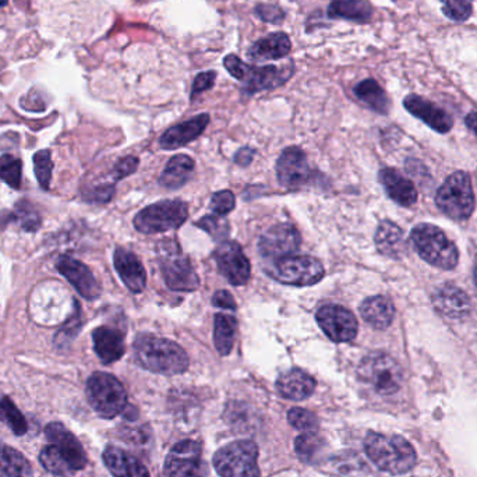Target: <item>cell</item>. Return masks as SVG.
I'll return each mask as SVG.
<instances>
[{
    "mask_svg": "<svg viewBox=\"0 0 477 477\" xmlns=\"http://www.w3.org/2000/svg\"><path fill=\"white\" fill-rule=\"evenodd\" d=\"M292 50L291 38L285 32H273L261 40H256L248 50V59L253 62L284 59Z\"/></svg>",
    "mask_w": 477,
    "mask_h": 477,
    "instance_id": "23",
    "label": "cell"
},
{
    "mask_svg": "<svg viewBox=\"0 0 477 477\" xmlns=\"http://www.w3.org/2000/svg\"><path fill=\"white\" fill-rule=\"evenodd\" d=\"M360 382L369 385L378 395H392L400 390L402 369L392 357L380 352L367 355L360 363Z\"/></svg>",
    "mask_w": 477,
    "mask_h": 477,
    "instance_id": "6",
    "label": "cell"
},
{
    "mask_svg": "<svg viewBox=\"0 0 477 477\" xmlns=\"http://www.w3.org/2000/svg\"><path fill=\"white\" fill-rule=\"evenodd\" d=\"M208 123H210V115L202 113V115L195 116L190 121L176 124L162 134L161 139H159V146L165 151L186 146V144L192 143L193 140L202 136V131L207 129Z\"/></svg>",
    "mask_w": 477,
    "mask_h": 477,
    "instance_id": "20",
    "label": "cell"
},
{
    "mask_svg": "<svg viewBox=\"0 0 477 477\" xmlns=\"http://www.w3.org/2000/svg\"><path fill=\"white\" fill-rule=\"evenodd\" d=\"M104 462L113 477H149V472L139 459L118 446H108L104 451Z\"/></svg>",
    "mask_w": 477,
    "mask_h": 477,
    "instance_id": "25",
    "label": "cell"
},
{
    "mask_svg": "<svg viewBox=\"0 0 477 477\" xmlns=\"http://www.w3.org/2000/svg\"><path fill=\"white\" fill-rule=\"evenodd\" d=\"M466 124H468V128L477 136V112H472V113L466 116Z\"/></svg>",
    "mask_w": 477,
    "mask_h": 477,
    "instance_id": "51",
    "label": "cell"
},
{
    "mask_svg": "<svg viewBox=\"0 0 477 477\" xmlns=\"http://www.w3.org/2000/svg\"><path fill=\"white\" fill-rule=\"evenodd\" d=\"M202 453V446L197 441H180L167 454L165 473L169 477H204Z\"/></svg>",
    "mask_w": 477,
    "mask_h": 477,
    "instance_id": "12",
    "label": "cell"
},
{
    "mask_svg": "<svg viewBox=\"0 0 477 477\" xmlns=\"http://www.w3.org/2000/svg\"><path fill=\"white\" fill-rule=\"evenodd\" d=\"M113 264H115L116 271H118L124 285L128 286L129 291L133 292V293H141L144 291L147 284L146 270L134 253L126 250V248H116L115 255H113Z\"/></svg>",
    "mask_w": 477,
    "mask_h": 477,
    "instance_id": "21",
    "label": "cell"
},
{
    "mask_svg": "<svg viewBox=\"0 0 477 477\" xmlns=\"http://www.w3.org/2000/svg\"><path fill=\"white\" fill-rule=\"evenodd\" d=\"M238 321L228 314H217L214 319V344L220 356H228L235 344Z\"/></svg>",
    "mask_w": 477,
    "mask_h": 477,
    "instance_id": "34",
    "label": "cell"
},
{
    "mask_svg": "<svg viewBox=\"0 0 477 477\" xmlns=\"http://www.w3.org/2000/svg\"><path fill=\"white\" fill-rule=\"evenodd\" d=\"M406 111L412 113L416 118L425 122L433 130L438 133H448L453 129V119L444 109L434 105L430 101L422 96L408 95L403 101Z\"/></svg>",
    "mask_w": 477,
    "mask_h": 477,
    "instance_id": "19",
    "label": "cell"
},
{
    "mask_svg": "<svg viewBox=\"0 0 477 477\" xmlns=\"http://www.w3.org/2000/svg\"><path fill=\"white\" fill-rule=\"evenodd\" d=\"M113 186H103L91 192L90 200L95 202H108L113 197Z\"/></svg>",
    "mask_w": 477,
    "mask_h": 477,
    "instance_id": "49",
    "label": "cell"
},
{
    "mask_svg": "<svg viewBox=\"0 0 477 477\" xmlns=\"http://www.w3.org/2000/svg\"><path fill=\"white\" fill-rule=\"evenodd\" d=\"M218 270L232 285L242 286L248 283L251 275L250 261L242 248L235 242H223L215 250Z\"/></svg>",
    "mask_w": 477,
    "mask_h": 477,
    "instance_id": "17",
    "label": "cell"
},
{
    "mask_svg": "<svg viewBox=\"0 0 477 477\" xmlns=\"http://www.w3.org/2000/svg\"><path fill=\"white\" fill-rule=\"evenodd\" d=\"M474 283H476L477 285V266L476 268H474Z\"/></svg>",
    "mask_w": 477,
    "mask_h": 477,
    "instance_id": "52",
    "label": "cell"
},
{
    "mask_svg": "<svg viewBox=\"0 0 477 477\" xmlns=\"http://www.w3.org/2000/svg\"><path fill=\"white\" fill-rule=\"evenodd\" d=\"M288 420L292 428H298L306 433H313L319 428V418L313 412L302 408H293L289 410Z\"/></svg>",
    "mask_w": 477,
    "mask_h": 477,
    "instance_id": "41",
    "label": "cell"
},
{
    "mask_svg": "<svg viewBox=\"0 0 477 477\" xmlns=\"http://www.w3.org/2000/svg\"><path fill=\"white\" fill-rule=\"evenodd\" d=\"M436 202L446 217L456 220H468L474 208L471 177L464 172L451 175L438 189Z\"/></svg>",
    "mask_w": 477,
    "mask_h": 477,
    "instance_id": "9",
    "label": "cell"
},
{
    "mask_svg": "<svg viewBox=\"0 0 477 477\" xmlns=\"http://www.w3.org/2000/svg\"><path fill=\"white\" fill-rule=\"evenodd\" d=\"M223 66L233 78L242 81L246 95H255L260 91L275 90L291 78L293 68L275 65L250 66L236 55H228Z\"/></svg>",
    "mask_w": 477,
    "mask_h": 477,
    "instance_id": "3",
    "label": "cell"
},
{
    "mask_svg": "<svg viewBox=\"0 0 477 477\" xmlns=\"http://www.w3.org/2000/svg\"><path fill=\"white\" fill-rule=\"evenodd\" d=\"M212 304L220 307V309H227V310H236L235 299L228 291H218L212 296Z\"/></svg>",
    "mask_w": 477,
    "mask_h": 477,
    "instance_id": "48",
    "label": "cell"
},
{
    "mask_svg": "<svg viewBox=\"0 0 477 477\" xmlns=\"http://www.w3.org/2000/svg\"><path fill=\"white\" fill-rule=\"evenodd\" d=\"M256 14L263 22H273V24H279L285 19V12L281 7L274 6V4H258L256 7Z\"/></svg>",
    "mask_w": 477,
    "mask_h": 477,
    "instance_id": "46",
    "label": "cell"
},
{
    "mask_svg": "<svg viewBox=\"0 0 477 477\" xmlns=\"http://www.w3.org/2000/svg\"><path fill=\"white\" fill-rule=\"evenodd\" d=\"M137 166H139V159L136 157H124L113 167V177L118 182V180L130 176L136 172Z\"/></svg>",
    "mask_w": 477,
    "mask_h": 477,
    "instance_id": "47",
    "label": "cell"
},
{
    "mask_svg": "<svg viewBox=\"0 0 477 477\" xmlns=\"http://www.w3.org/2000/svg\"><path fill=\"white\" fill-rule=\"evenodd\" d=\"M215 80H217V73L214 70H208V72L199 73L195 76L192 86V100H194L195 96H199L200 94L212 90L214 87Z\"/></svg>",
    "mask_w": 477,
    "mask_h": 477,
    "instance_id": "45",
    "label": "cell"
},
{
    "mask_svg": "<svg viewBox=\"0 0 477 477\" xmlns=\"http://www.w3.org/2000/svg\"><path fill=\"white\" fill-rule=\"evenodd\" d=\"M94 350L105 364L118 362L124 355V335L111 327H98L93 332Z\"/></svg>",
    "mask_w": 477,
    "mask_h": 477,
    "instance_id": "24",
    "label": "cell"
},
{
    "mask_svg": "<svg viewBox=\"0 0 477 477\" xmlns=\"http://www.w3.org/2000/svg\"><path fill=\"white\" fill-rule=\"evenodd\" d=\"M40 462L50 473L55 474V476L68 477L73 474L72 471L66 466L65 462L56 454L55 448L50 444L40 451Z\"/></svg>",
    "mask_w": 477,
    "mask_h": 477,
    "instance_id": "39",
    "label": "cell"
},
{
    "mask_svg": "<svg viewBox=\"0 0 477 477\" xmlns=\"http://www.w3.org/2000/svg\"><path fill=\"white\" fill-rule=\"evenodd\" d=\"M380 182H382L391 200H394L398 204L410 207L418 202V192H416L415 184L395 169H391V167L382 169Z\"/></svg>",
    "mask_w": 477,
    "mask_h": 477,
    "instance_id": "26",
    "label": "cell"
},
{
    "mask_svg": "<svg viewBox=\"0 0 477 477\" xmlns=\"http://www.w3.org/2000/svg\"><path fill=\"white\" fill-rule=\"evenodd\" d=\"M56 268L72 284L73 288L88 301H94L101 294V286L95 276L91 273L87 266L81 261L70 257V256H60L56 263Z\"/></svg>",
    "mask_w": 477,
    "mask_h": 477,
    "instance_id": "18",
    "label": "cell"
},
{
    "mask_svg": "<svg viewBox=\"0 0 477 477\" xmlns=\"http://www.w3.org/2000/svg\"><path fill=\"white\" fill-rule=\"evenodd\" d=\"M164 251L161 258V270L167 288L176 292L197 291L200 279L186 256L180 253L174 242Z\"/></svg>",
    "mask_w": 477,
    "mask_h": 477,
    "instance_id": "11",
    "label": "cell"
},
{
    "mask_svg": "<svg viewBox=\"0 0 477 477\" xmlns=\"http://www.w3.org/2000/svg\"><path fill=\"white\" fill-rule=\"evenodd\" d=\"M317 382L309 373L301 369H292L279 375L276 390L286 400H303L313 395Z\"/></svg>",
    "mask_w": 477,
    "mask_h": 477,
    "instance_id": "22",
    "label": "cell"
},
{
    "mask_svg": "<svg viewBox=\"0 0 477 477\" xmlns=\"http://www.w3.org/2000/svg\"><path fill=\"white\" fill-rule=\"evenodd\" d=\"M16 218L24 230H37L38 227H40V215L37 214L32 204H28V202H20L17 205Z\"/></svg>",
    "mask_w": 477,
    "mask_h": 477,
    "instance_id": "44",
    "label": "cell"
},
{
    "mask_svg": "<svg viewBox=\"0 0 477 477\" xmlns=\"http://www.w3.org/2000/svg\"><path fill=\"white\" fill-rule=\"evenodd\" d=\"M45 436L56 454L60 456L66 466L75 473L87 465V454L80 441L72 431H68L62 423L52 422L45 428Z\"/></svg>",
    "mask_w": 477,
    "mask_h": 477,
    "instance_id": "15",
    "label": "cell"
},
{
    "mask_svg": "<svg viewBox=\"0 0 477 477\" xmlns=\"http://www.w3.org/2000/svg\"><path fill=\"white\" fill-rule=\"evenodd\" d=\"M433 303L441 314L451 319L466 316L471 307V302L465 292L454 285H446L438 289L437 293L434 294Z\"/></svg>",
    "mask_w": 477,
    "mask_h": 477,
    "instance_id": "27",
    "label": "cell"
},
{
    "mask_svg": "<svg viewBox=\"0 0 477 477\" xmlns=\"http://www.w3.org/2000/svg\"><path fill=\"white\" fill-rule=\"evenodd\" d=\"M313 175L306 154L299 147L286 148L276 162V177L286 189H302L310 184Z\"/></svg>",
    "mask_w": 477,
    "mask_h": 477,
    "instance_id": "14",
    "label": "cell"
},
{
    "mask_svg": "<svg viewBox=\"0 0 477 477\" xmlns=\"http://www.w3.org/2000/svg\"><path fill=\"white\" fill-rule=\"evenodd\" d=\"M320 328L331 341L344 344L354 341L357 335V320L352 311L338 304L322 306L316 314Z\"/></svg>",
    "mask_w": 477,
    "mask_h": 477,
    "instance_id": "13",
    "label": "cell"
},
{
    "mask_svg": "<svg viewBox=\"0 0 477 477\" xmlns=\"http://www.w3.org/2000/svg\"><path fill=\"white\" fill-rule=\"evenodd\" d=\"M360 314L363 320L374 327V328L384 329L391 326L394 320L395 309L394 304L385 296H372L363 302L360 306Z\"/></svg>",
    "mask_w": 477,
    "mask_h": 477,
    "instance_id": "28",
    "label": "cell"
},
{
    "mask_svg": "<svg viewBox=\"0 0 477 477\" xmlns=\"http://www.w3.org/2000/svg\"><path fill=\"white\" fill-rule=\"evenodd\" d=\"M22 164L16 157L4 154L0 157V179L4 180L12 189L22 186Z\"/></svg>",
    "mask_w": 477,
    "mask_h": 477,
    "instance_id": "37",
    "label": "cell"
},
{
    "mask_svg": "<svg viewBox=\"0 0 477 477\" xmlns=\"http://www.w3.org/2000/svg\"><path fill=\"white\" fill-rule=\"evenodd\" d=\"M364 451L380 471L391 474L408 473L415 468L418 462L412 444L397 434H367Z\"/></svg>",
    "mask_w": 477,
    "mask_h": 477,
    "instance_id": "2",
    "label": "cell"
},
{
    "mask_svg": "<svg viewBox=\"0 0 477 477\" xmlns=\"http://www.w3.org/2000/svg\"><path fill=\"white\" fill-rule=\"evenodd\" d=\"M189 208L179 200H165L143 208L134 217V228L144 235H156L177 230L186 222Z\"/></svg>",
    "mask_w": 477,
    "mask_h": 477,
    "instance_id": "7",
    "label": "cell"
},
{
    "mask_svg": "<svg viewBox=\"0 0 477 477\" xmlns=\"http://www.w3.org/2000/svg\"><path fill=\"white\" fill-rule=\"evenodd\" d=\"M302 238L291 223H278L261 235L258 248L266 260H278L294 255L301 248Z\"/></svg>",
    "mask_w": 477,
    "mask_h": 477,
    "instance_id": "16",
    "label": "cell"
},
{
    "mask_svg": "<svg viewBox=\"0 0 477 477\" xmlns=\"http://www.w3.org/2000/svg\"><path fill=\"white\" fill-rule=\"evenodd\" d=\"M354 93L363 104H366L370 109L378 112V113L385 115L390 109L387 94L382 90V86L373 78H367V80L356 84Z\"/></svg>",
    "mask_w": 477,
    "mask_h": 477,
    "instance_id": "33",
    "label": "cell"
},
{
    "mask_svg": "<svg viewBox=\"0 0 477 477\" xmlns=\"http://www.w3.org/2000/svg\"><path fill=\"white\" fill-rule=\"evenodd\" d=\"M133 350L137 364L157 374H182L189 367V356L184 347L156 335H139L134 341Z\"/></svg>",
    "mask_w": 477,
    "mask_h": 477,
    "instance_id": "1",
    "label": "cell"
},
{
    "mask_svg": "<svg viewBox=\"0 0 477 477\" xmlns=\"http://www.w3.org/2000/svg\"><path fill=\"white\" fill-rule=\"evenodd\" d=\"M35 176L38 184L44 190L50 189V179H52L53 162L50 152L48 149L38 151L34 156Z\"/></svg>",
    "mask_w": 477,
    "mask_h": 477,
    "instance_id": "38",
    "label": "cell"
},
{
    "mask_svg": "<svg viewBox=\"0 0 477 477\" xmlns=\"http://www.w3.org/2000/svg\"><path fill=\"white\" fill-rule=\"evenodd\" d=\"M329 19L367 22L373 17V6L367 0H334L327 10Z\"/></svg>",
    "mask_w": 477,
    "mask_h": 477,
    "instance_id": "30",
    "label": "cell"
},
{
    "mask_svg": "<svg viewBox=\"0 0 477 477\" xmlns=\"http://www.w3.org/2000/svg\"><path fill=\"white\" fill-rule=\"evenodd\" d=\"M441 2H443L444 14L453 22H466L471 17L473 10L472 0H441Z\"/></svg>",
    "mask_w": 477,
    "mask_h": 477,
    "instance_id": "42",
    "label": "cell"
},
{
    "mask_svg": "<svg viewBox=\"0 0 477 477\" xmlns=\"http://www.w3.org/2000/svg\"><path fill=\"white\" fill-rule=\"evenodd\" d=\"M410 240L423 260L441 270H453L458 264V250L440 228L430 223L418 225Z\"/></svg>",
    "mask_w": 477,
    "mask_h": 477,
    "instance_id": "4",
    "label": "cell"
},
{
    "mask_svg": "<svg viewBox=\"0 0 477 477\" xmlns=\"http://www.w3.org/2000/svg\"><path fill=\"white\" fill-rule=\"evenodd\" d=\"M195 225L200 230H205L208 235H212L215 240H222L230 235V223L223 220L220 215H207V217H202V220H197Z\"/></svg>",
    "mask_w": 477,
    "mask_h": 477,
    "instance_id": "40",
    "label": "cell"
},
{
    "mask_svg": "<svg viewBox=\"0 0 477 477\" xmlns=\"http://www.w3.org/2000/svg\"><path fill=\"white\" fill-rule=\"evenodd\" d=\"M88 403L101 418H113L128 405V392L118 378L108 373H94L86 387Z\"/></svg>",
    "mask_w": 477,
    "mask_h": 477,
    "instance_id": "5",
    "label": "cell"
},
{
    "mask_svg": "<svg viewBox=\"0 0 477 477\" xmlns=\"http://www.w3.org/2000/svg\"><path fill=\"white\" fill-rule=\"evenodd\" d=\"M0 422H4L16 436L27 433V420L10 398L0 400Z\"/></svg>",
    "mask_w": 477,
    "mask_h": 477,
    "instance_id": "36",
    "label": "cell"
},
{
    "mask_svg": "<svg viewBox=\"0 0 477 477\" xmlns=\"http://www.w3.org/2000/svg\"><path fill=\"white\" fill-rule=\"evenodd\" d=\"M0 477H34L27 458L4 443H0Z\"/></svg>",
    "mask_w": 477,
    "mask_h": 477,
    "instance_id": "32",
    "label": "cell"
},
{
    "mask_svg": "<svg viewBox=\"0 0 477 477\" xmlns=\"http://www.w3.org/2000/svg\"><path fill=\"white\" fill-rule=\"evenodd\" d=\"M271 263L268 274L285 285L311 286L324 278V266L311 256H285Z\"/></svg>",
    "mask_w": 477,
    "mask_h": 477,
    "instance_id": "10",
    "label": "cell"
},
{
    "mask_svg": "<svg viewBox=\"0 0 477 477\" xmlns=\"http://www.w3.org/2000/svg\"><path fill=\"white\" fill-rule=\"evenodd\" d=\"M375 246L382 255L391 258H398L406 248L403 233L397 223L382 220L375 232Z\"/></svg>",
    "mask_w": 477,
    "mask_h": 477,
    "instance_id": "29",
    "label": "cell"
},
{
    "mask_svg": "<svg viewBox=\"0 0 477 477\" xmlns=\"http://www.w3.org/2000/svg\"><path fill=\"white\" fill-rule=\"evenodd\" d=\"M253 157H255V149L245 147V148L238 149V151L236 152L235 161L236 164L240 165V166H248V165L253 161Z\"/></svg>",
    "mask_w": 477,
    "mask_h": 477,
    "instance_id": "50",
    "label": "cell"
},
{
    "mask_svg": "<svg viewBox=\"0 0 477 477\" xmlns=\"http://www.w3.org/2000/svg\"><path fill=\"white\" fill-rule=\"evenodd\" d=\"M193 171H194V161L189 156L179 154L172 157L159 177V184L166 189H179L186 184Z\"/></svg>",
    "mask_w": 477,
    "mask_h": 477,
    "instance_id": "31",
    "label": "cell"
},
{
    "mask_svg": "<svg viewBox=\"0 0 477 477\" xmlns=\"http://www.w3.org/2000/svg\"><path fill=\"white\" fill-rule=\"evenodd\" d=\"M236 200L235 195L230 190H222V192L215 193L212 199V210L217 215L225 217L233 212L235 208Z\"/></svg>",
    "mask_w": 477,
    "mask_h": 477,
    "instance_id": "43",
    "label": "cell"
},
{
    "mask_svg": "<svg viewBox=\"0 0 477 477\" xmlns=\"http://www.w3.org/2000/svg\"><path fill=\"white\" fill-rule=\"evenodd\" d=\"M214 468L220 477H260L258 446L248 440L230 443L215 454Z\"/></svg>",
    "mask_w": 477,
    "mask_h": 477,
    "instance_id": "8",
    "label": "cell"
},
{
    "mask_svg": "<svg viewBox=\"0 0 477 477\" xmlns=\"http://www.w3.org/2000/svg\"><path fill=\"white\" fill-rule=\"evenodd\" d=\"M326 441L313 433H304L294 440V451L299 458L306 464H314L322 455Z\"/></svg>",
    "mask_w": 477,
    "mask_h": 477,
    "instance_id": "35",
    "label": "cell"
}]
</instances>
